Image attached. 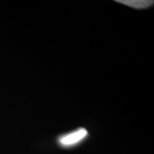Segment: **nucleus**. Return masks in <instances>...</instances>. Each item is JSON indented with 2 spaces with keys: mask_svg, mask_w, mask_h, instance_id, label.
I'll return each mask as SVG.
<instances>
[{
  "mask_svg": "<svg viewBox=\"0 0 154 154\" xmlns=\"http://www.w3.org/2000/svg\"><path fill=\"white\" fill-rule=\"evenodd\" d=\"M88 136V131L84 128H80L74 131L63 135L59 138V143L64 147H69L79 143Z\"/></svg>",
  "mask_w": 154,
  "mask_h": 154,
  "instance_id": "nucleus-1",
  "label": "nucleus"
},
{
  "mask_svg": "<svg viewBox=\"0 0 154 154\" xmlns=\"http://www.w3.org/2000/svg\"><path fill=\"white\" fill-rule=\"evenodd\" d=\"M116 2L136 9L149 8L154 2L153 0H118Z\"/></svg>",
  "mask_w": 154,
  "mask_h": 154,
  "instance_id": "nucleus-2",
  "label": "nucleus"
}]
</instances>
